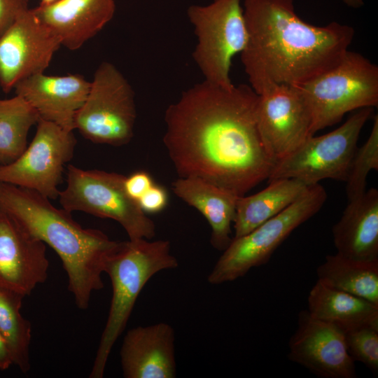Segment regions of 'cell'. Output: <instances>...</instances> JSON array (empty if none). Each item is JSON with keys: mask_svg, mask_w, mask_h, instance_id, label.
Instances as JSON below:
<instances>
[{"mask_svg": "<svg viewBox=\"0 0 378 378\" xmlns=\"http://www.w3.org/2000/svg\"><path fill=\"white\" fill-rule=\"evenodd\" d=\"M24 297L20 293L0 286V332L6 341L13 365L27 373L30 370L31 326L20 312Z\"/></svg>", "mask_w": 378, "mask_h": 378, "instance_id": "d4e9b609", "label": "cell"}, {"mask_svg": "<svg viewBox=\"0 0 378 378\" xmlns=\"http://www.w3.org/2000/svg\"><path fill=\"white\" fill-rule=\"evenodd\" d=\"M243 10L248 37L241 60L257 94L273 85H300L331 69L355 34L337 22H306L293 0H244Z\"/></svg>", "mask_w": 378, "mask_h": 378, "instance_id": "7a4b0ae2", "label": "cell"}, {"mask_svg": "<svg viewBox=\"0 0 378 378\" xmlns=\"http://www.w3.org/2000/svg\"><path fill=\"white\" fill-rule=\"evenodd\" d=\"M172 190L203 215L211 227V246L223 251L232 239L231 227L240 196L197 177H178L172 183Z\"/></svg>", "mask_w": 378, "mask_h": 378, "instance_id": "ffe728a7", "label": "cell"}, {"mask_svg": "<svg viewBox=\"0 0 378 378\" xmlns=\"http://www.w3.org/2000/svg\"><path fill=\"white\" fill-rule=\"evenodd\" d=\"M288 358L323 378H354V360L344 332L336 326L300 312L298 327L289 340Z\"/></svg>", "mask_w": 378, "mask_h": 378, "instance_id": "5bb4252c", "label": "cell"}, {"mask_svg": "<svg viewBox=\"0 0 378 378\" xmlns=\"http://www.w3.org/2000/svg\"><path fill=\"white\" fill-rule=\"evenodd\" d=\"M40 117L23 98L16 95L0 99V164L18 158L27 146L30 128Z\"/></svg>", "mask_w": 378, "mask_h": 378, "instance_id": "cb8c5ba5", "label": "cell"}, {"mask_svg": "<svg viewBox=\"0 0 378 378\" xmlns=\"http://www.w3.org/2000/svg\"><path fill=\"white\" fill-rule=\"evenodd\" d=\"M346 5L354 8H358L364 4L363 0H340Z\"/></svg>", "mask_w": 378, "mask_h": 378, "instance_id": "1f68e13d", "label": "cell"}, {"mask_svg": "<svg viewBox=\"0 0 378 378\" xmlns=\"http://www.w3.org/2000/svg\"><path fill=\"white\" fill-rule=\"evenodd\" d=\"M175 334L167 323L128 330L120 356L125 378H174L176 374Z\"/></svg>", "mask_w": 378, "mask_h": 378, "instance_id": "e0dca14e", "label": "cell"}, {"mask_svg": "<svg viewBox=\"0 0 378 378\" xmlns=\"http://www.w3.org/2000/svg\"><path fill=\"white\" fill-rule=\"evenodd\" d=\"M349 353L354 361L378 371V326H365L344 332Z\"/></svg>", "mask_w": 378, "mask_h": 378, "instance_id": "4316f807", "label": "cell"}, {"mask_svg": "<svg viewBox=\"0 0 378 378\" xmlns=\"http://www.w3.org/2000/svg\"><path fill=\"white\" fill-rule=\"evenodd\" d=\"M256 117L261 141L274 164L314 136L309 108L297 86L273 85L258 94Z\"/></svg>", "mask_w": 378, "mask_h": 378, "instance_id": "7c38bea8", "label": "cell"}, {"mask_svg": "<svg viewBox=\"0 0 378 378\" xmlns=\"http://www.w3.org/2000/svg\"><path fill=\"white\" fill-rule=\"evenodd\" d=\"M178 265L176 258L171 253L168 240L141 238L120 241L105 265L104 273L110 277L113 294L90 378L104 377L111 349L125 330L146 283L158 272L175 269Z\"/></svg>", "mask_w": 378, "mask_h": 378, "instance_id": "277c9868", "label": "cell"}, {"mask_svg": "<svg viewBox=\"0 0 378 378\" xmlns=\"http://www.w3.org/2000/svg\"><path fill=\"white\" fill-rule=\"evenodd\" d=\"M348 202L332 230L337 253L356 260H378V190L372 188Z\"/></svg>", "mask_w": 378, "mask_h": 378, "instance_id": "d6986e66", "label": "cell"}, {"mask_svg": "<svg viewBox=\"0 0 378 378\" xmlns=\"http://www.w3.org/2000/svg\"><path fill=\"white\" fill-rule=\"evenodd\" d=\"M125 176L102 170H85L68 165L66 186L59 190L62 208L71 213L82 211L117 221L129 239H151L155 225L127 193Z\"/></svg>", "mask_w": 378, "mask_h": 378, "instance_id": "52a82bcc", "label": "cell"}, {"mask_svg": "<svg viewBox=\"0 0 378 378\" xmlns=\"http://www.w3.org/2000/svg\"><path fill=\"white\" fill-rule=\"evenodd\" d=\"M318 281L378 305V260L362 261L328 255L316 270Z\"/></svg>", "mask_w": 378, "mask_h": 378, "instance_id": "603a6c76", "label": "cell"}, {"mask_svg": "<svg viewBox=\"0 0 378 378\" xmlns=\"http://www.w3.org/2000/svg\"><path fill=\"white\" fill-rule=\"evenodd\" d=\"M0 211L57 253L76 306L88 309L92 292L104 287L106 262L120 241L101 230L83 227L70 212L56 208L38 192L1 181Z\"/></svg>", "mask_w": 378, "mask_h": 378, "instance_id": "3957f363", "label": "cell"}, {"mask_svg": "<svg viewBox=\"0 0 378 378\" xmlns=\"http://www.w3.org/2000/svg\"><path fill=\"white\" fill-rule=\"evenodd\" d=\"M372 115L373 108L358 109L337 129L309 137L274 164L268 182L295 178L309 186L324 179L344 181L360 132Z\"/></svg>", "mask_w": 378, "mask_h": 378, "instance_id": "30bf717a", "label": "cell"}, {"mask_svg": "<svg viewBox=\"0 0 378 378\" xmlns=\"http://www.w3.org/2000/svg\"><path fill=\"white\" fill-rule=\"evenodd\" d=\"M74 131L39 118L34 136L15 161L0 164V181L58 197L64 166L72 158L76 139Z\"/></svg>", "mask_w": 378, "mask_h": 378, "instance_id": "8fae6325", "label": "cell"}, {"mask_svg": "<svg viewBox=\"0 0 378 378\" xmlns=\"http://www.w3.org/2000/svg\"><path fill=\"white\" fill-rule=\"evenodd\" d=\"M297 87L309 108L314 135L350 111L377 106L378 66L348 50L335 66Z\"/></svg>", "mask_w": 378, "mask_h": 378, "instance_id": "5b68a950", "label": "cell"}, {"mask_svg": "<svg viewBox=\"0 0 378 378\" xmlns=\"http://www.w3.org/2000/svg\"><path fill=\"white\" fill-rule=\"evenodd\" d=\"M90 82L82 76H48L38 73L20 80L15 94L27 101L40 118L74 130V120L88 94Z\"/></svg>", "mask_w": 378, "mask_h": 378, "instance_id": "2e32d148", "label": "cell"}, {"mask_svg": "<svg viewBox=\"0 0 378 378\" xmlns=\"http://www.w3.org/2000/svg\"><path fill=\"white\" fill-rule=\"evenodd\" d=\"M13 365L6 341L0 332V370H5Z\"/></svg>", "mask_w": 378, "mask_h": 378, "instance_id": "4dcf8cb0", "label": "cell"}, {"mask_svg": "<svg viewBox=\"0 0 378 378\" xmlns=\"http://www.w3.org/2000/svg\"><path fill=\"white\" fill-rule=\"evenodd\" d=\"M58 0H41V3L39 5L41 6H48L50 4H52L55 2H56Z\"/></svg>", "mask_w": 378, "mask_h": 378, "instance_id": "d6a6232c", "label": "cell"}, {"mask_svg": "<svg viewBox=\"0 0 378 378\" xmlns=\"http://www.w3.org/2000/svg\"><path fill=\"white\" fill-rule=\"evenodd\" d=\"M137 202L146 214H155L162 211L167 206L168 195L163 187L154 183Z\"/></svg>", "mask_w": 378, "mask_h": 378, "instance_id": "83f0119b", "label": "cell"}, {"mask_svg": "<svg viewBox=\"0 0 378 378\" xmlns=\"http://www.w3.org/2000/svg\"><path fill=\"white\" fill-rule=\"evenodd\" d=\"M48 268L46 244L0 211V286L29 295Z\"/></svg>", "mask_w": 378, "mask_h": 378, "instance_id": "9a60e30c", "label": "cell"}, {"mask_svg": "<svg viewBox=\"0 0 378 378\" xmlns=\"http://www.w3.org/2000/svg\"><path fill=\"white\" fill-rule=\"evenodd\" d=\"M38 19L71 50L80 48L113 18L114 0H58L31 8Z\"/></svg>", "mask_w": 378, "mask_h": 378, "instance_id": "ac0fdd59", "label": "cell"}, {"mask_svg": "<svg viewBox=\"0 0 378 378\" xmlns=\"http://www.w3.org/2000/svg\"><path fill=\"white\" fill-rule=\"evenodd\" d=\"M154 184L150 174L144 171L136 172L125 179V188L132 199L137 201Z\"/></svg>", "mask_w": 378, "mask_h": 378, "instance_id": "f546056e", "label": "cell"}, {"mask_svg": "<svg viewBox=\"0 0 378 378\" xmlns=\"http://www.w3.org/2000/svg\"><path fill=\"white\" fill-rule=\"evenodd\" d=\"M29 9L28 0H0V35Z\"/></svg>", "mask_w": 378, "mask_h": 378, "instance_id": "f1b7e54d", "label": "cell"}, {"mask_svg": "<svg viewBox=\"0 0 378 378\" xmlns=\"http://www.w3.org/2000/svg\"><path fill=\"white\" fill-rule=\"evenodd\" d=\"M61 46L59 38L31 8L0 35V86L8 93L20 80L49 66Z\"/></svg>", "mask_w": 378, "mask_h": 378, "instance_id": "4fadbf2b", "label": "cell"}, {"mask_svg": "<svg viewBox=\"0 0 378 378\" xmlns=\"http://www.w3.org/2000/svg\"><path fill=\"white\" fill-rule=\"evenodd\" d=\"M258 94L249 85L206 80L164 112L163 144L178 177H197L243 196L274 166L257 126Z\"/></svg>", "mask_w": 378, "mask_h": 378, "instance_id": "6da1fadb", "label": "cell"}, {"mask_svg": "<svg viewBox=\"0 0 378 378\" xmlns=\"http://www.w3.org/2000/svg\"><path fill=\"white\" fill-rule=\"evenodd\" d=\"M378 170V115H373L372 130L366 141L356 148L351 160L346 182L348 201L364 193L367 176L370 171Z\"/></svg>", "mask_w": 378, "mask_h": 378, "instance_id": "484cf974", "label": "cell"}, {"mask_svg": "<svg viewBox=\"0 0 378 378\" xmlns=\"http://www.w3.org/2000/svg\"><path fill=\"white\" fill-rule=\"evenodd\" d=\"M187 15L197 38L192 58L204 80L224 88L233 86L232 59L242 52L248 37L240 0L191 5Z\"/></svg>", "mask_w": 378, "mask_h": 378, "instance_id": "9c48e42d", "label": "cell"}, {"mask_svg": "<svg viewBox=\"0 0 378 378\" xmlns=\"http://www.w3.org/2000/svg\"><path fill=\"white\" fill-rule=\"evenodd\" d=\"M268 183L265 188L257 193L239 197L233 223L234 238L249 233L283 211L300 197L309 187L295 178H279Z\"/></svg>", "mask_w": 378, "mask_h": 378, "instance_id": "7402d4cb", "label": "cell"}, {"mask_svg": "<svg viewBox=\"0 0 378 378\" xmlns=\"http://www.w3.org/2000/svg\"><path fill=\"white\" fill-rule=\"evenodd\" d=\"M136 118L132 86L114 64L103 62L75 115L74 130L93 143L120 146L132 139Z\"/></svg>", "mask_w": 378, "mask_h": 378, "instance_id": "ba28073f", "label": "cell"}, {"mask_svg": "<svg viewBox=\"0 0 378 378\" xmlns=\"http://www.w3.org/2000/svg\"><path fill=\"white\" fill-rule=\"evenodd\" d=\"M307 311L312 317L344 332L362 326H378V305L318 280L309 293Z\"/></svg>", "mask_w": 378, "mask_h": 378, "instance_id": "44dd1931", "label": "cell"}, {"mask_svg": "<svg viewBox=\"0 0 378 378\" xmlns=\"http://www.w3.org/2000/svg\"><path fill=\"white\" fill-rule=\"evenodd\" d=\"M326 199V189L321 185L309 186L283 211L249 233L233 238L209 273V283L216 285L234 281L253 267L267 262L294 230L319 211Z\"/></svg>", "mask_w": 378, "mask_h": 378, "instance_id": "8992f818", "label": "cell"}]
</instances>
